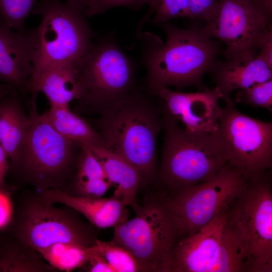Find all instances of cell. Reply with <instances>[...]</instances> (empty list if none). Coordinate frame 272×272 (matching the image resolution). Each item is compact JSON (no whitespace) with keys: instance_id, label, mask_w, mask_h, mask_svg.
Segmentation results:
<instances>
[{"instance_id":"4","label":"cell","mask_w":272,"mask_h":272,"mask_svg":"<svg viewBox=\"0 0 272 272\" xmlns=\"http://www.w3.org/2000/svg\"><path fill=\"white\" fill-rule=\"evenodd\" d=\"M28 104L31 123L9 169L41 192L52 188L65 191L73 180L81 147L59 134L37 112L36 99L31 98Z\"/></svg>"},{"instance_id":"30","label":"cell","mask_w":272,"mask_h":272,"mask_svg":"<svg viewBox=\"0 0 272 272\" xmlns=\"http://www.w3.org/2000/svg\"><path fill=\"white\" fill-rule=\"evenodd\" d=\"M152 0H93L86 7L84 14L89 17L103 14L110 9L125 7L133 9H141Z\"/></svg>"},{"instance_id":"24","label":"cell","mask_w":272,"mask_h":272,"mask_svg":"<svg viewBox=\"0 0 272 272\" xmlns=\"http://www.w3.org/2000/svg\"><path fill=\"white\" fill-rule=\"evenodd\" d=\"M96 244L115 272H142L138 261L127 249L112 241L98 239Z\"/></svg>"},{"instance_id":"12","label":"cell","mask_w":272,"mask_h":272,"mask_svg":"<svg viewBox=\"0 0 272 272\" xmlns=\"http://www.w3.org/2000/svg\"><path fill=\"white\" fill-rule=\"evenodd\" d=\"M232 209L247 244L249 271H272V193L270 171L250 177Z\"/></svg>"},{"instance_id":"8","label":"cell","mask_w":272,"mask_h":272,"mask_svg":"<svg viewBox=\"0 0 272 272\" xmlns=\"http://www.w3.org/2000/svg\"><path fill=\"white\" fill-rule=\"evenodd\" d=\"M54 205L44 203L39 195L24 199L11 221L13 237L37 252L57 243L96 244L98 228L71 207Z\"/></svg>"},{"instance_id":"28","label":"cell","mask_w":272,"mask_h":272,"mask_svg":"<svg viewBox=\"0 0 272 272\" xmlns=\"http://www.w3.org/2000/svg\"><path fill=\"white\" fill-rule=\"evenodd\" d=\"M93 179L108 178L101 163L91 151L88 148L81 147L73 180Z\"/></svg>"},{"instance_id":"38","label":"cell","mask_w":272,"mask_h":272,"mask_svg":"<svg viewBox=\"0 0 272 272\" xmlns=\"http://www.w3.org/2000/svg\"><path fill=\"white\" fill-rule=\"evenodd\" d=\"M10 89V86L7 84H0V101L2 98L8 93Z\"/></svg>"},{"instance_id":"26","label":"cell","mask_w":272,"mask_h":272,"mask_svg":"<svg viewBox=\"0 0 272 272\" xmlns=\"http://www.w3.org/2000/svg\"><path fill=\"white\" fill-rule=\"evenodd\" d=\"M148 13L141 23L144 24L151 15L155 13L153 22L157 24L177 18H189L187 0H152Z\"/></svg>"},{"instance_id":"3","label":"cell","mask_w":272,"mask_h":272,"mask_svg":"<svg viewBox=\"0 0 272 272\" xmlns=\"http://www.w3.org/2000/svg\"><path fill=\"white\" fill-rule=\"evenodd\" d=\"M32 14L41 20L37 28L26 31L33 68L30 82L51 68L76 62L95 37L85 15L61 0H38Z\"/></svg>"},{"instance_id":"10","label":"cell","mask_w":272,"mask_h":272,"mask_svg":"<svg viewBox=\"0 0 272 272\" xmlns=\"http://www.w3.org/2000/svg\"><path fill=\"white\" fill-rule=\"evenodd\" d=\"M249 178L227 164L210 179L163 200L177 240L193 234L231 205L242 193Z\"/></svg>"},{"instance_id":"32","label":"cell","mask_w":272,"mask_h":272,"mask_svg":"<svg viewBox=\"0 0 272 272\" xmlns=\"http://www.w3.org/2000/svg\"><path fill=\"white\" fill-rule=\"evenodd\" d=\"M87 271L89 272H115L113 268L109 264L105 258L96 244L95 249L90 256L87 262L85 264Z\"/></svg>"},{"instance_id":"27","label":"cell","mask_w":272,"mask_h":272,"mask_svg":"<svg viewBox=\"0 0 272 272\" xmlns=\"http://www.w3.org/2000/svg\"><path fill=\"white\" fill-rule=\"evenodd\" d=\"M236 102L271 111L272 79L255 83L250 87L239 90L235 96Z\"/></svg>"},{"instance_id":"18","label":"cell","mask_w":272,"mask_h":272,"mask_svg":"<svg viewBox=\"0 0 272 272\" xmlns=\"http://www.w3.org/2000/svg\"><path fill=\"white\" fill-rule=\"evenodd\" d=\"M20 95L16 89L10 87L0 101V144L11 162L16 159L31 123Z\"/></svg>"},{"instance_id":"34","label":"cell","mask_w":272,"mask_h":272,"mask_svg":"<svg viewBox=\"0 0 272 272\" xmlns=\"http://www.w3.org/2000/svg\"><path fill=\"white\" fill-rule=\"evenodd\" d=\"M257 56L272 69V29L262 37L259 46Z\"/></svg>"},{"instance_id":"25","label":"cell","mask_w":272,"mask_h":272,"mask_svg":"<svg viewBox=\"0 0 272 272\" xmlns=\"http://www.w3.org/2000/svg\"><path fill=\"white\" fill-rule=\"evenodd\" d=\"M38 0H0V19L13 30L25 32L24 22Z\"/></svg>"},{"instance_id":"16","label":"cell","mask_w":272,"mask_h":272,"mask_svg":"<svg viewBox=\"0 0 272 272\" xmlns=\"http://www.w3.org/2000/svg\"><path fill=\"white\" fill-rule=\"evenodd\" d=\"M32 72L26 31L14 30L0 19V84L16 89L26 98Z\"/></svg>"},{"instance_id":"9","label":"cell","mask_w":272,"mask_h":272,"mask_svg":"<svg viewBox=\"0 0 272 272\" xmlns=\"http://www.w3.org/2000/svg\"><path fill=\"white\" fill-rule=\"evenodd\" d=\"M221 107L211 134L227 163L247 177L269 171L272 166V123L252 118L229 99Z\"/></svg>"},{"instance_id":"20","label":"cell","mask_w":272,"mask_h":272,"mask_svg":"<svg viewBox=\"0 0 272 272\" xmlns=\"http://www.w3.org/2000/svg\"><path fill=\"white\" fill-rule=\"evenodd\" d=\"M75 63L61 64L51 68L31 81L28 87L32 97L43 93L50 106H69L77 98Z\"/></svg>"},{"instance_id":"14","label":"cell","mask_w":272,"mask_h":272,"mask_svg":"<svg viewBox=\"0 0 272 272\" xmlns=\"http://www.w3.org/2000/svg\"><path fill=\"white\" fill-rule=\"evenodd\" d=\"M151 93L161 101L162 118L190 132L212 133L218 124L223 96L216 87L195 93L160 87Z\"/></svg>"},{"instance_id":"1","label":"cell","mask_w":272,"mask_h":272,"mask_svg":"<svg viewBox=\"0 0 272 272\" xmlns=\"http://www.w3.org/2000/svg\"><path fill=\"white\" fill-rule=\"evenodd\" d=\"M158 25L166 33L165 44L152 34L144 36L143 62L150 92L171 86L178 90L189 86L207 90L203 78L217 60L221 50L218 42L202 27L181 29L166 22Z\"/></svg>"},{"instance_id":"11","label":"cell","mask_w":272,"mask_h":272,"mask_svg":"<svg viewBox=\"0 0 272 272\" xmlns=\"http://www.w3.org/2000/svg\"><path fill=\"white\" fill-rule=\"evenodd\" d=\"M136 214L114 228L112 241L131 253L142 272H171L177 236L163 200L147 201Z\"/></svg>"},{"instance_id":"7","label":"cell","mask_w":272,"mask_h":272,"mask_svg":"<svg viewBox=\"0 0 272 272\" xmlns=\"http://www.w3.org/2000/svg\"><path fill=\"white\" fill-rule=\"evenodd\" d=\"M161 120L165 137L160 177L173 193L210 179L228 164L211 133L190 132Z\"/></svg>"},{"instance_id":"6","label":"cell","mask_w":272,"mask_h":272,"mask_svg":"<svg viewBox=\"0 0 272 272\" xmlns=\"http://www.w3.org/2000/svg\"><path fill=\"white\" fill-rule=\"evenodd\" d=\"M75 66L76 100L82 110L99 112L134 89V65L112 35L93 42Z\"/></svg>"},{"instance_id":"35","label":"cell","mask_w":272,"mask_h":272,"mask_svg":"<svg viewBox=\"0 0 272 272\" xmlns=\"http://www.w3.org/2000/svg\"><path fill=\"white\" fill-rule=\"evenodd\" d=\"M8 158L5 151L0 144V189L6 190H8V186L5 182V177L10 166Z\"/></svg>"},{"instance_id":"29","label":"cell","mask_w":272,"mask_h":272,"mask_svg":"<svg viewBox=\"0 0 272 272\" xmlns=\"http://www.w3.org/2000/svg\"><path fill=\"white\" fill-rule=\"evenodd\" d=\"M112 183L108 179L72 180L65 192L79 197H101L108 190Z\"/></svg>"},{"instance_id":"2","label":"cell","mask_w":272,"mask_h":272,"mask_svg":"<svg viewBox=\"0 0 272 272\" xmlns=\"http://www.w3.org/2000/svg\"><path fill=\"white\" fill-rule=\"evenodd\" d=\"M159 112L133 89L102 108L94 121L101 146L136 168L143 179L155 173L157 138L162 126Z\"/></svg>"},{"instance_id":"21","label":"cell","mask_w":272,"mask_h":272,"mask_svg":"<svg viewBox=\"0 0 272 272\" xmlns=\"http://www.w3.org/2000/svg\"><path fill=\"white\" fill-rule=\"evenodd\" d=\"M43 114L57 132L81 147L102 145L101 139L95 128L72 112L69 106H50Z\"/></svg>"},{"instance_id":"22","label":"cell","mask_w":272,"mask_h":272,"mask_svg":"<svg viewBox=\"0 0 272 272\" xmlns=\"http://www.w3.org/2000/svg\"><path fill=\"white\" fill-rule=\"evenodd\" d=\"M60 271L37 251L12 237L0 244V272Z\"/></svg>"},{"instance_id":"33","label":"cell","mask_w":272,"mask_h":272,"mask_svg":"<svg viewBox=\"0 0 272 272\" xmlns=\"http://www.w3.org/2000/svg\"><path fill=\"white\" fill-rule=\"evenodd\" d=\"M13 209L8 190L0 189V230L8 226L13 219Z\"/></svg>"},{"instance_id":"15","label":"cell","mask_w":272,"mask_h":272,"mask_svg":"<svg viewBox=\"0 0 272 272\" xmlns=\"http://www.w3.org/2000/svg\"><path fill=\"white\" fill-rule=\"evenodd\" d=\"M39 196L45 203L71 207L98 229L115 228L127 221L129 216L126 206L115 194L108 198L79 197L61 189L52 188L41 191Z\"/></svg>"},{"instance_id":"31","label":"cell","mask_w":272,"mask_h":272,"mask_svg":"<svg viewBox=\"0 0 272 272\" xmlns=\"http://www.w3.org/2000/svg\"><path fill=\"white\" fill-rule=\"evenodd\" d=\"M189 18L203 21L205 23L216 15L219 8L217 0H187Z\"/></svg>"},{"instance_id":"36","label":"cell","mask_w":272,"mask_h":272,"mask_svg":"<svg viewBox=\"0 0 272 272\" xmlns=\"http://www.w3.org/2000/svg\"><path fill=\"white\" fill-rule=\"evenodd\" d=\"M255 7L269 19L272 15V0H251Z\"/></svg>"},{"instance_id":"37","label":"cell","mask_w":272,"mask_h":272,"mask_svg":"<svg viewBox=\"0 0 272 272\" xmlns=\"http://www.w3.org/2000/svg\"><path fill=\"white\" fill-rule=\"evenodd\" d=\"M93 0H67L66 4L84 14L86 7Z\"/></svg>"},{"instance_id":"5","label":"cell","mask_w":272,"mask_h":272,"mask_svg":"<svg viewBox=\"0 0 272 272\" xmlns=\"http://www.w3.org/2000/svg\"><path fill=\"white\" fill-rule=\"evenodd\" d=\"M232 204L193 234L177 240L171 272L249 271L247 244Z\"/></svg>"},{"instance_id":"13","label":"cell","mask_w":272,"mask_h":272,"mask_svg":"<svg viewBox=\"0 0 272 272\" xmlns=\"http://www.w3.org/2000/svg\"><path fill=\"white\" fill-rule=\"evenodd\" d=\"M214 17L202 27L210 37L226 45L230 60L255 57L262 37L271 29L269 19L251 0H220Z\"/></svg>"},{"instance_id":"23","label":"cell","mask_w":272,"mask_h":272,"mask_svg":"<svg viewBox=\"0 0 272 272\" xmlns=\"http://www.w3.org/2000/svg\"><path fill=\"white\" fill-rule=\"evenodd\" d=\"M95 245L85 246L72 243H57L38 252L48 263L60 271H70L84 266L94 251Z\"/></svg>"},{"instance_id":"19","label":"cell","mask_w":272,"mask_h":272,"mask_svg":"<svg viewBox=\"0 0 272 272\" xmlns=\"http://www.w3.org/2000/svg\"><path fill=\"white\" fill-rule=\"evenodd\" d=\"M89 149L101 163L108 180L116 184L114 194L137 213L141 207L136 200L137 192L143 180L140 172L122 157L101 146Z\"/></svg>"},{"instance_id":"17","label":"cell","mask_w":272,"mask_h":272,"mask_svg":"<svg viewBox=\"0 0 272 272\" xmlns=\"http://www.w3.org/2000/svg\"><path fill=\"white\" fill-rule=\"evenodd\" d=\"M209 73L224 101L230 99L235 90L272 78V69L257 55L245 59L217 60Z\"/></svg>"}]
</instances>
